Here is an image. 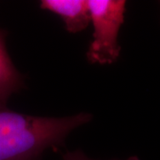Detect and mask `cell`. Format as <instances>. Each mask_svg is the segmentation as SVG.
<instances>
[{
    "label": "cell",
    "instance_id": "3",
    "mask_svg": "<svg viewBox=\"0 0 160 160\" xmlns=\"http://www.w3.org/2000/svg\"><path fill=\"white\" fill-rule=\"evenodd\" d=\"M40 7L61 17L69 33L81 32L91 22L86 0H42Z\"/></svg>",
    "mask_w": 160,
    "mask_h": 160
},
{
    "label": "cell",
    "instance_id": "5",
    "mask_svg": "<svg viewBox=\"0 0 160 160\" xmlns=\"http://www.w3.org/2000/svg\"><path fill=\"white\" fill-rule=\"evenodd\" d=\"M62 160H95L92 159L89 157H87L84 152L81 150H75V151H67L63 155ZM124 160H140V158L136 156L129 157L126 159Z\"/></svg>",
    "mask_w": 160,
    "mask_h": 160
},
{
    "label": "cell",
    "instance_id": "1",
    "mask_svg": "<svg viewBox=\"0 0 160 160\" xmlns=\"http://www.w3.org/2000/svg\"><path fill=\"white\" fill-rule=\"evenodd\" d=\"M91 119L85 112L62 118L29 116L0 102V160H42L47 149L60 148L71 132Z\"/></svg>",
    "mask_w": 160,
    "mask_h": 160
},
{
    "label": "cell",
    "instance_id": "4",
    "mask_svg": "<svg viewBox=\"0 0 160 160\" xmlns=\"http://www.w3.org/2000/svg\"><path fill=\"white\" fill-rule=\"evenodd\" d=\"M24 80L6 51L5 34L0 30V102L6 103L12 94L22 90Z\"/></svg>",
    "mask_w": 160,
    "mask_h": 160
},
{
    "label": "cell",
    "instance_id": "2",
    "mask_svg": "<svg viewBox=\"0 0 160 160\" xmlns=\"http://www.w3.org/2000/svg\"><path fill=\"white\" fill-rule=\"evenodd\" d=\"M87 6L93 28L87 61L92 64H111L120 55L118 34L125 21L126 1L88 0Z\"/></svg>",
    "mask_w": 160,
    "mask_h": 160
}]
</instances>
